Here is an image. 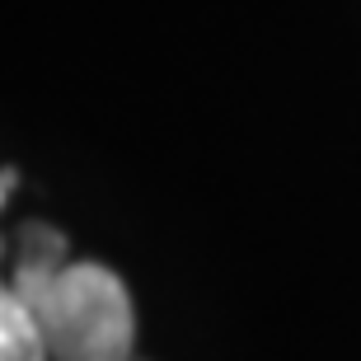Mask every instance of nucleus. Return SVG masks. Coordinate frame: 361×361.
<instances>
[{"label":"nucleus","instance_id":"f257e3e1","mask_svg":"<svg viewBox=\"0 0 361 361\" xmlns=\"http://www.w3.org/2000/svg\"><path fill=\"white\" fill-rule=\"evenodd\" d=\"M10 291L38 314L52 361H132V291L104 263H14Z\"/></svg>","mask_w":361,"mask_h":361},{"label":"nucleus","instance_id":"f03ea898","mask_svg":"<svg viewBox=\"0 0 361 361\" xmlns=\"http://www.w3.org/2000/svg\"><path fill=\"white\" fill-rule=\"evenodd\" d=\"M0 361H52L38 314L5 286L0 291Z\"/></svg>","mask_w":361,"mask_h":361}]
</instances>
